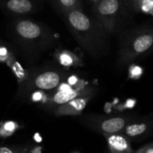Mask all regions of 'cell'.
<instances>
[{"mask_svg":"<svg viewBox=\"0 0 153 153\" xmlns=\"http://www.w3.org/2000/svg\"><path fill=\"white\" fill-rule=\"evenodd\" d=\"M7 30L8 37L29 62H35L57 43L51 28L27 17L11 20Z\"/></svg>","mask_w":153,"mask_h":153,"instance_id":"cell-1","label":"cell"},{"mask_svg":"<svg viewBox=\"0 0 153 153\" xmlns=\"http://www.w3.org/2000/svg\"><path fill=\"white\" fill-rule=\"evenodd\" d=\"M64 22L79 46L90 56L100 58L110 51V35L94 16L76 8L63 14Z\"/></svg>","mask_w":153,"mask_h":153,"instance_id":"cell-2","label":"cell"},{"mask_svg":"<svg viewBox=\"0 0 153 153\" xmlns=\"http://www.w3.org/2000/svg\"><path fill=\"white\" fill-rule=\"evenodd\" d=\"M153 48V26H140L121 33L117 67L122 71Z\"/></svg>","mask_w":153,"mask_h":153,"instance_id":"cell-3","label":"cell"},{"mask_svg":"<svg viewBox=\"0 0 153 153\" xmlns=\"http://www.w3.org/2000/svg\"><path fill=\"white\" fill-rule=\"evenodd\" d=\"M92 13L110 36L126 29L131 12L123 0H101L92 5Z\"/></svg>","mask_w":153,"mask_h":153,"instance_id":"cell-4","label":"cell"},{"mask_svg":"<svg viewBox=\"0 0 153 153\" xmlns=\"http://www.w3.org/2000/svg\"><path fill=\"white\" fill-rule=\"evenodd\" d=\"M131 114H86L80 118L84 127L101 134L121 133L126 125L134 117Z\"/></svg>","mask_w":153,"mask_h":153,"instance_id":"cell-5","label":"cell"},{"mask_svg":"<svg viewBox=\"0 0 153 153\" xmlns=\"http://www.w3.org/2000/svg\"><path fill=\"white\" fill-rule=\"evenodd\" d=\"M64 74L58 70H45L32 72L22 83H19L17 96L22 97L26 93L37 90H51L62 83Z\"/></svg>","mask_w":153,"mask_h":153,"instance_id":"cell-6","label":"cell"},{"mask_svg":"<svg viewBox=\"0 0 153 153\" xmlns=\"http://www.w3.org/2000/svg\"><path fill=\"white\" fill-rule=\"evenodd\" d=\"M42 7V0H0V9L14 19L35 14Z\"/></svg>","mask_w":153,"mask_h":153,"instance_id":"cell-7","label":"cell"},{"mask_svg":"<svg viewBox=\"0 0 153 153\" xmlns=\"http://www.w3.org/2000/svg\"><path fill=\"white\" fill-rule=\"evenodd\" d=\"M121 133L131 142H140L153 134V117L135 116Z\"/></svg>","mask_w":153,"mask_h":153,"instance_id":"cell-8","label":"cell"},{"mask_svg":"<svg viewBox=\"0 0 153 153\" xmlns=\"http://www.w3.org/2000/svg\"><path fill=\"white\" fill-rule=\"evenodd\" d=\"M89 95H94L93 91L91 88H83L79 86L69 88L66 86L65 89H58L53 94L49 95L47 102L51 106L57 107L74 98Z\"/></svg>","mask_w":153,"mask_h":153,"instance_id":"cell-9","label":"cell"},{"mask_svg":"<svg viewBox=\"0 0 153 153\" xmlns=\"http://www.w3.org/2000/svg\"><path fill=\"white\" fill-rule=\"evenodd\" d=\"M93 95H84L74 98L68 102L56 107L54 115L56 117L65 116H79L81 115L86 105L92 99Z\"/></svg>","mask_w":153,"mask_h":153,"instance_id":"cell-10","label":"cell"},{"mask_svg":"<svg viewBox=\"0 0 153 153\" xmlns=\"http://www.w3.org/2000/svg\"><path fill=\"white\" fill-rule=\"evenodd\" d=\"M110 153H133L131 141L122 133L104 134Z\"/></svg>","mask_w":153,"mask_h":153,"instance_id":"cell-11","label":"cell"},{"mask_svg":"<svg viewBox=\"0 0 153 153\" xmlns=\"http://www.w3.org/2000/svg\"><path fill=\"white\" fill-rule=\"evenodd\" d=\"M53 57L57 62L65 67L77 68L85 65V62L80 56L68 50H56Z\"/></svg>","mask_w":153,"mask_h":153,"instance_id":"cell-12","label":"cell"},{"mask_svg":"<svg viewBox=\"0 0 153 153\" xmlns=\"http://www.w3.org/2000/svg\"><path fill=\"white\" fill-rule=\"evenodd\" d=\"M55 10L63 15L68 11L82 8L81 0H49Z\"/></svg>","mask_w":153,"mask_h":153,"instance_id":"cell-13","label":"cell"},{"mask_svg":"<svg viewBox=\"0 0 153 153\" xmlns=\"http://www.w3.org/2000/svg\"><path fill=\"white\" fill-rule=\"evenodd\" d=\"M14 56V51L8 44L4 41L0 43V62L6 63Z\"/></svg>","mask_w":153,"mask_h":153,"instance_id":"cell-14","label":"cell"},{"mask_svg":"<svg viewBox=\"0 0 153 153\" xmlns=\"http://www.w3.org/2000/svg\"><path fill=\"white\" fill-rule=\"evenodd\" d=\"M0 153H33L29 147L23 146H0Z\"/></svg>","mask_w":153,"mask_h":153,"instance_id":"cell-15","label":"cell"},{"mask_svg":"<svg viewBox=\"0 0 153 153\" xmlns=\"http://www.w3.org/2000/svg\"><path fill=\"white\" fill-rule=\"evenodd\" d=\"M17 129V124L14 122H5L0 126V137H6L12 134Z\"/></svg>","mask_w":153,"mask_h":153,"instance_id":"cell-16","label":"cell"},{"mask_svg":"<svg viewBox=\"0 0 153 153\" xmlns=\"http://www.w3.org/2000/svg\"><path fill=\"white\" fill-rule=\"evenodd\" d=\"M140 11L153 12V0H143L141 4Z\"/></svg>","mask_w":153,"mask_h":153,"instance_id":"cell-17","label":"cell"},{"mask_svg":"<svg viewBox=\"0 0 153 153\" xmlns=\"http://www.w3.org/2000/svg\"><path fill=\"white\" fill-rule=\"evenodd\" d=\"M143 0H132L130 7V11L134 13L140 12V6Z\"/></svg>","mask_w":153,"mask_h":153,"instance_id":"cell-18","label":"cell"},{"mask_svg":"<svg viewBox=\"0 0 153 153\" xmlns=\"http://www.w3.org/2000/svg\"><path fill=\"white\" fill-rule=\"evenodd\" d=\"M135 153H153V142L141 146L135 152Z\"/></svg>","mask_w":153,"mask_h":153,"instance_id":"cell-19","label":"cell"},{"mask_svg":"<svg viewBox=\"0 0 153 153\" xmlns=\"http://www.w3.org/2000/svg\"><path fill=\"white\" fill-rule=\"evenodd\" d=\"M123 2H125L126 7H127V8H128L129 11H130V7H131V4L132 0H123Z\"/></svg>","mask_w":153,"mask_h":153,"instance_id":"cell-20","label":"cell"},{"mask_svg":"<svg viewBox=\"0 0 153 153\" xmlns=\"http://www.w3.org/2000/svg\"><path fill=\"white\" fill-rule=\"evenodd\" d=\"M88 2L90 4H92V5H93V4L96 3V2H99V1H101V0H87Z\"/></svg>","mask_w":153,"mask_h":153,"instance_id":"cell-21","label":"cell"},{"mask_svg":"<svg viewBox=\"0 0 153 153\" xmlns=\"http://www.w3.org/2000/svg\"><path fill=\"white\" fill-rule=\"evenodd\" d=\"M2 42H3V41H2V40H1V39H0V43H2Z\"/></svg>","mask_w":153,"mask_h":153,"instance_id":"cell-22","label":"cell"},{"mask_svg":"<svg viewBox=\"0 0 153 153\" xmlns=\"http://www.w3.org/2000/svg\"><path fill=\"white\" fill-rule=\"evenodd\" d=\"M152 51H153V48H152V51H151V52H152ZM151 52H150V53H151Z\"/></svg>","mask_w":153,"mask_h":153,"instance_id":"cell-23","label":"cell"}]
</instances>
